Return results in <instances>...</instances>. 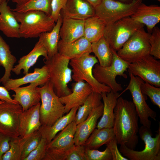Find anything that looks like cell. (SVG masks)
<instances>
[{"label": "cell", "instance_id": "33", "mask_svg": "<svg viewBox=\"0 0 160 160\" xmlns=\"http://www.w3.org/2000/svg\"><path fill=\"white\" fill-rule=\"evenodd\" d=\"M102 97L101 94L92 91L84 103L79 107L74 121L78 124L84 121L94 109L100 105Z\"/></svg>", "mask_w": 160, "mask_h": 160}, {"label": "cell", "instance_id": "13", "mask_svg": "<svg viewBox=\"0 0 160 160\" xmlns=\"http://www.w3.org/2000/svg\"><path fill=\"white\" fill-rule=\"evenodd\" d=\"M129 73L139 77L145 82L160 87V61L150 55L129 63Z\"/></svg>", "mask_w": 160, "mask_h": 160}, {"label": "cell", "instance_id": "18", "mask_svg": "<svg viewBox=\"0 0 160 160\" xmlns=\"http://www.w3.org/2000/svg\"><path fill=\"white\" fill-rule=\"evenodd\" d=\"M41 103L23 111L19 118L20 136L25 138L38 130L41 126L39 108Z\"/></svg>", "mask_w": 160, "mask_h": 160}, {"label": "cell", "instance_id": "1", "mask_svg": "<svg viewBox=\"0 0 160 160\" xmlns=\"http://www.w3.org/2000/svg\"><path fill=\"white\" fill-rule=\"evenodd\" d=\"M113 112L112 127L117 144L134 150L138 142L139 117L133 102L119 96Z\"/></svg>", "mask_w": 160, "mask_h": 160}, {"label": "cell", "instance_id": "42", "mask_svg": "<svg viewBox=\"0 0 160 160\" xmlns=\"http://www.w3.org/2000/svg\"><path fill=\"white\" fill-rule=\"evenodd\" d=\"M85 149L84 145H75L73 150L67 156L65 160H86Z\"/></svg>", "mask_w": 160, "mask_h": 160}, {"label": "cell", "instance_id": "21", "mask_svg": "<svg viewBox=\"0 0 160 160\" xmlns=\"http://www.w3.org/2000/svg\"><path fill=\"white\" fill-rule=\"evenodd\" d=\"M19 23L7 0L0 4V31L7 37L20 38Z\"/></svg>", "mask_w": 160, "mask_h": 160}, {"label": "cell", "instance_id": "19", "mask_svg": "<svg viewBox=\"0 0 160 160\" xmlns=\"http://www.w3.org/2000/svg\"><path fill=\"white\" fill-rule=\"evenodd\" d=\"M60 15L63 18L84 20L95 14L94 7L85 0H68Z\"/></svg>", "mask_w": 160, "mask_h": 160}, {"label": "cell", "instance_id": "51", "mask_svg": "<svg viewBox=\"0 0 160 160\" xmlns=\"http://www.w3.org/2000/svg\"><path fill=\"white\" fill-rule=\"evenodd\" d=\"M157 0V1H160V0Z\"/></svg>", "mask_w": 160, "mask_h": 160}, {"label": "cell", "instance_id": "34", "mask_svg": "<svg viewBox=\"0 0 160 160\" xmlns=\"http://www.w3.org/2000/svg\"><path fill=\"white\" fill-rule=\"evenodd\" d=\"M52 0H29L25 3L12 9L13 11L23 12L29 10H36L51 15V4Z\"/></svg>", "mask_w": 160, "mask_h": 160}, {"label": "cell", "instance_id": "45", "mask_svg": "<svg viewBox=\"0 0 160 160\" xmlns=\"http://www.w3.org/2000/svg\"><path fill=\"white\" fill-rule=\"evenodd\" d=\"M0 99L1 100L11 103L19 104L12 98L8 91L4 86H0Z\"/></svg>", "mask_w": 160, "mask_h": 160}, {"label": "cell", "instance_id": "14", "mask_svg": "<svg viewBox=\"0 0 160 160\" xmlns=\"http://www.w3.org/2000/svg\"><path fill=\"white\" fill-rule=\"evenodd\" d=\"M23 111L21 106L4 101L0 104V132L11 138L20 136L19 118Z\"/></svg>", "mask_w": 160, "mask_h": 160}, {"label": "cell", "instance_id": "28", "mask_svg": "<svg viewBox=\"0 0 160 160\" xmlns=\"http://www.w3.org/2000/svg\"><path fill=\"white\" fill-rule=\"evenodd\" d=\"M105 22L95 15L84 20V37L91 43L103 36Z\"/></svg>", "mask_w": 160, "mask_h": 160}, {"label": "cell", "instance_id": "46", "mask_svg": "<svg viewBox=\"0 0 160 160\" xmlns=\"http://www.w3.org/2000/svg\"><path fill=\"white\" fill-rule=\"evenodd\" d=\"M90 4L94 8L100 3L101 0H85Z\"/></svg>", "mask_w": 160, "mask_h": 160}, {"label": "cell", "instance_id": "49", "mask_svg": "<svg viewBox=\"0 0 160 160\" xmlns=\"http://www.w3.org/2000/svg\"><path fill=\"white\" fill-rule=\"evenodd\" d=\"M4 101L1 100H0V104L2 103H3Z\"/></svg>", "mask_w": 160, "mask_h": 160}, {"label": "cell", "instance_id": "50", "mask_svg": "<svg viewBox=\"0 0 160 160\" xmlns=\"http://www.w3.org/2000/svg\"><path fill=\"white\" fill-rule=\"evenodd\" d=\"M4 0H0V4Z\"/></svg>", "mask_w": 160, "mask_h": 160}, {"label": "cell", "instance_id": "23", "mask_svg": "<svg viewBox=\"0 0 160 160\" xmlns=\"http://www.w3.org/2000/svg\"><path fill=\"white\" fill-rule=\"evenodd\" d=\"M41 56H43L44 58H48L47 50L39 39L33 49L28 54L20 59L18 64L13 68L12 71L19 75L21 73V70H23V74L25 75L27 74L30 68L35 64Z\"/></svg>", "mask_w": 160, "mask_h": 160}, {"label": "cell", "instance_id": "43", "mask_svg": "<svg viewBox=\"0 0 160 160\" xmlns=\"http://www.w3.org/2000/svg\"><path fill=\"white\" fill-rule=\"evenodd\" d=\"M117 144V141L115 136L106 144L111 153L113 160H129L122 155L118 148Z\"/></svg>", "mask_w": 160, "mask_h": 160}, {"label": "cell", "instance_id": "36", "mask_svg": "<svg viewBox=\"0 0 160 160\" xmlns=\"http://www.w3.org/2000/svg\"><path fill=\"white\" fill-rule=\"evenodd\" d=\"M140 89L142 93L148 96L152 103L160 108V88L143 82L141 84Z\"/></svg>", "mask_w": 160, "mask_h": 160}, {"label": "cell", "instance_id": "17", "mask_svg": "<svg viewBox=\"0 0 160 160\" xmlns=\"http://www.w3.org/2000/svg\"><path fill=\"white\" fill-rule=\"evenodd\" d=\"M130 17L136 22L145 25L151 34L155 25L160 21V7L156 5H147L140 3Z\"/></svg>", "mask_w": 160, "mask_h": 160}, {"label": "cell", "instance_id": "10", "mask_svg": "<svg viewBox=\"0 0 160 160\" xmlns=\"http://www.w3.org/2000/svg\"><path fill=\"white\" fill-rule=\"evenodd\" d=\"M150 34L146 32L143 27L139 28L116 52L118 55L131 63L149 55V37Z\"/></svg>", "mask_w": 160, "mask_h": 160}, {"label": "cell", "instance_id": "47", "mask_svg": "<svg viewBox=\"0 0 160 160\" xmlns=\"http://www.w3.org/2000/svg\"><path fill=\"white\" fill-rule=\"evenodd\" d=\"M29 0H12L13 2L15 3L16 4V6L20 5L22 4Z\"/></svg>", "mask_w": 160, "mask_h": 160}, {"label": "cell", "instance_id": "5", "mask_svg": "<svg viewBox=\"0 0 160 160\" xmlns=\"http://www.w3.org/2000/svg\"><path fill=\"white\" fill-rule=\"evenodd\" d=\"M157 132L155 137H153L150 128L142 125L139 128L138 133L145 144L144 149L141 151H136L123 144L120 145L119 151L124 156L130 160H160V125Z\"/></svg>", "mask_w": 160, "mask_h": 160}, {"label": "cell", "instance_id": "48", "mask_svg": "<svg viewBox=\"0 0 160 160\" xmlns=\"http://www.w3.org/2000/svg\"><path fill=\"white\" fill-rule=\"evenodd\" d=\"M115 0L118 1L123 2V1L125 2V1H132V0ZM137 0L139 1H140L141 2H142V0Z\"/></svg>", "mask_w": 160, "mask_h": 160}, {"label": "cell", "instance_id": "3", "mask_svg": "<svg viewBox=\"0 0 160 160\" xmlns=\"http://www.w3.org/2000/svg\"><path fill=\"white\" fill-rule=\"evenodd\" d=\"M70 60L58 52L43 60L49 70V81L54 92L59 98L68 95L72 92L68 85L72 79V70L68 67Z\"/></svg>", "mask_w": 160, "mask_h": 160}, {"label": "cell", "instance_id": "39", "mask_svg": "<svg viewBox=\"0 0 160 160\" xmlns=\"http://www.w3.org/2000/svg\"><path fill=\"white\" fill-rule=\"evenodd\" d=\"M85 155L86 160H113L111 153L107 147L103 151L86 148Z\"/></svg>", "mask_w": 160, "mask_h": 160}, {"label": "cell", "instance_id": "4", "mask_svg": "<svg viewBox=\"0 0 160 160\" xmlns=\"http://www.w3.org/2000/svg\"><path fill=\"white\" fill-rule=\"evenodd\" d=\"M98 62L95 56L88 52L79 57L70 59L69 64L72 68V79L75 82L85 81L91 86L93 91L97 93L109 92L111 90L110 88L99 83L93 76V68Z\"/></svg>", "mask_w": 160, "mask_h": 160}, {"label": "cell", "instance_id": "20", "mask_svg": "<svg viewBox=\"0 0 160 160\" xmlns=\"http://www.w3.org/2000/svg\"><path fill=\"white\" fill-rule=\"evenodd\" d=\"M38 86L39 85L38 83H32L27 86L19 87L11 89L15 92L12 95L14 97L13 99L21 106L23 111L40 102L41 96L38 90Z\"/></svg>", "mask_w": 160, "mask_h": 160}, {"label": "cell", "instance_id": "38", "mask_svg": "<svg viewBox=\"0 0 160 160\" xmlns=\"http://www.w3.org/2000/svg\"><path fill=\"white\" fill-rule=\"evenodd\" d=\"M149 37L150 45V55L156 59H160V29L155 27Z\"/></svg>", "mask_w": 160, "mask_h": 160}, {"label": "cell", "instance_id": "31", "mask_svg": "<svg viewBox=\"0 0 160 160\" xmlns=\"http://www.w3.org/2000/svg\"><path fill=\"white\" fill-rule=\"evenodd\" d=\"M115 136L113 127L95 129L84 145L87 148L97 149Z\"/></svg>", "mask_w": 160, "mask_h": 160}, {"label": "cell", "instance_id": "40", "mask_svg": "<svg viewBox=\"0 0 160 160\" xmlns=\"http://www.w3.org/2000/svg\"><path fill=\"white\" fill-rule=\"evenodd\" d=\"M47 144L46 139L42 137L37 147L24 160H43L45 155Z\"/></svg>", "mask_w": 160, "mask_h": 160}, {"label": "cell", "instance_id": "12", "mask_svg": "<svg viewBox=\"0 0 160 160\" xmlns=\"http://www.w3.org/2000/svg\"><path fill=\"white\" fill-rule=\"evenodd\" d=\"M130 80L127 88L119 96L127 90L129 91L133 99L140 124L150 128L151 121L149 119L151 118L156 120V113L148 105L146 100V95H144L141 90L140 85L144 81L139 77L129 73Z\"/></svg>", "mask_w": 160, "mask_h": 160}, {"label": "cell", "instance_id": "24", "mask_svg": "<svg viewBox=\"0 0 160 160\" xmlns=\"http://www.w3.org/2000/svg\"><path fill=\"white\" fill-rule=\"evenodd\" d=\"M58 51L70 60L80 57L86 53L92 52L91 43L84 36L69 43H64L60 40Z\"/></svg>", "mask_w": 160, "mask_h": 160}, {"label": "cell", "instance_id": "16", "mask_svg": "<svg viewBox=\"0 0 160 160\" xmlns=\"http://www.w3.org/2000/svg\"><path fill=\"white\" fill-rule=\"evenodd\" d=\"M103 108L102 103L92 111L84 121L77 125L74 137L75 145H84L95 129L98 119L102 115Z\"/></svg>", "mask_w": 160, "mask_h": 160}, {"label": "cell", "instance_id": "11", "mask_svg": "<svg viewBox=\"0 0 160 160\" xmlns=\"http://www.w3.org/2000/svg\"><path fill=\"white\" fill-rule=\"evenodd\" d=\"M140 2L137 0H132L127 3L115 0H101L95 8V14L103 19L106 25L111 24L130 17Z\"/></svg>", "mask_w": 160, "mask_h": 160}, {"label": "cell", "instance_id": "32", "mask_svg": "<svg viewBox=\"0 0 160 160\" xmlns=\"http://www.w3.org/2000/svg\"><path fill=\"white\" fill-rule=\"evenodd\" d=\"M91 48L92 52L97 58L100 65L105 67L111 65L113 60L112 49L103 36L91 43Z\"/></svg>", "mask_w": 160, "mask_h": 160}, {"label": "cell", "instance_id": "9", "mask_svg": "<svg viewBox=\"0 0 160 160\" xmlns=\"http://www.w3.org/2000/svg\"><path fill=\"white\" fill-rule=\"evenodd\" d=\"M76 126L73 120L47 144L43 160H65L75 146L74 137Z\"/></svg>", "mask_w": 160, "mask_h": 160}, {"label": "cell", "instance_id": "8", "mask_svg": "<svg viewBox=\"0 0 160 160\" xmlns=\"http://www.w3.org/2000/svg\"><path fill=\"white\" fill-rule=\"evenodd\" d=\"M143 24L128 17L114 23L106 25L103 36L111 48L116 52L120 49L130 37Z\"/></svg>", "mask_w": 160, "mask_h": 160}, {"label": "cell", "instance_id": "25", "mask_svg": "<svg viewBox=\"0 0 160 160\" xmlns=\"http://www.w3.org/2000/svg\"><path fill=\"white\" fill-rule=\"evenodd\" d=\"M84 23L83 20L63 18L60 31V40L69 43L84 36Z\"/></svg>", "mask_w": 160, "mask_h": 160}, {"label": "cell", "instance_id": "41", "mask_svg": "<svg viewBox=\"0 0 160 160\" xmlns=\"http://www.w3.org/2000/svg\"><path fill=\"white\" fill-rule=\"evenodd\" d=\"M68 0H52L50 16L56 22L60 15L61 10L65 7Z\"/></svg>", "mask_w": 160, "mask_h": 160}, {"label": "cell", "instance_id": "7", "mask_svg": "<svg viewBox=\"0 0 160 160\" xmlns=\"http://www.w3.org/2000/svg\"><path fill=\"white\" fill-rule=\"evenodd\" d=\"M111 49L113 60L111 65L103 67L97 63L93 68L92 73L94 77L97 81L109 87L111 91L116 93L123 89L121 84L116 81V77L119 76L127 78L124 72L128 69L129 63L120 58L116 52Z\"/></svg>", "mask_w": 160, "mask_h": 160}, {"label": "cell", "instance_id": "26", "mask_svg": "<svg viewBox=\"0 0 160 160\" xmlns=\"http://www.w3.org/2000/svg\"><path fill=\"white\" fill-rule=\"evenodd\" d=\"M101 95L103 102V108L102 117L96 126L97 128L112 127L114 119V109L117 98L120 96L119 94L111 90L109 92L102 93Z\"/></svg>", "mask_w": 160, "mask_h": 160}, {"label": "cell", "instance_id": "2", "mask_svg": "<svg viewBox=\"0 0 160 160\" xmlns=\"http://www.w3.org/2000/svg\"><path fill=\"white\" fill-rule=\"evenodd\" d=\"M13 12L19 23L20 38L39 37L42 33L51 31L55 25L50 15L42 11Z\"/></svg>", "mask_w": 160, "mask_h": 160}, {"label": "cell", "instance_id": "27", "mask_svg": "<svg viewBox=\"0 0 160 160\" xmlns=\"http://www.w3.org/2000/svg\"><path fill=\"white\" fill-rule=\"evenodd\" d=\"M78 108L76 107L71 108L68 113L60 117L52 126H41L39 130L42 137L46 139L47 143L54 138L58 132L74 120Z\"/></svg>", "mask_w": 160, "mask_h": 160}, {"label": "cell", "instance_id": "6", "mask_svg": "<svg viewBox=\"0 0 160 160\" xmlns=\"http://www.w3.org/2000/svg\"><path fill=\"white\" fill-rule=\"evenodd\" d=\"M38 88L41 101L39 113L41 125L52 126L63 116L64 105L54 92L49 81Z\"/></svg>", "mask_w": 160, "mask_h": 160}, {"label": "cell", "instance_id": "30", "mask_svg": "<svg viewBox=\"0 0 160 160\" xmlns=\"http://www.w3.org/2000/svg\"><path fill=\"white\" fill-rule=\"evenodd\" d=\"M16 61L17 59L12 54L9 45L0 35V66L5 69L0 83L3 84L10 78L11 72Z\"/></svg>", "mask_w": 160, "mask_h": 160}, {"label": "cell", "instance_id": "37", "mask_svg": "<svg viewBox=\"0 0 160 160\" xmlns=\"http://www.w3.org/2000/svg\"><path fill=\"white\" fill-rule=\"evenodd\" d=\"M42 137L41 135L39 130L33 132L28 137L23 146L21 160H24L37 147Z\"/></svg>", "mask_w": 160, "mask_h": 160}, {"label": "cell", "instance_id": "29", "mask_svg": "<svg viewBox=\"0 0 160 160\" xmlns=\"http://www.w3.org/2000/svg\"><path fill=\"white\" fill-rule=\"evenodd\" d=\"M63 22L60 15L52 30L42 33L39 38L46 49L48 57H52L58 52V44L59 41L60 31Z\"/></svg>", "mask_w": 160, "mask_h": 160}, {"label": "cell", "instance_id": "44", "mask_svg": "<svg viewBox=\"0 0 160 160\" xmlns=\"http://www.w3.org/2000/svg\"><path fill=\"white\" fill-rule=\"evenodd\" d=\"M10 139L9 137L0 132V160H2L3 155L9 149Z\"/></svg>", "mask_w": 160, "mask_h": 160}, {"label": "cell", "instance_id": "35", "mask_svg": "<svg viewBox=\"0 0 160 160\" xmlns=\"http://www.w3.org/2000/svg\"><path fill=\"white\" fill-rule=\"evenodd\" d=\"M28 137L11 138L9 148L3 155L2 160H21L23 146Z\"/></svg>", "mask_w": 160, "mask_h": 160}, {"label": "cell", "instance_id": "15", "mask_svg": "<svg viewBox=\"0 0 160 160\" xmlns=\"http://www.w3.org/2000/svg\"><path fill=\"white\" fill-rule=\"evenodd\" d=\"M71 86V93L59 98L61 102L64 105V114H67L73 107H79L82 105L93 91L91 86L84 81L75 82L73 83Z\"/></svg>", "mask_w": 160, "mask_h": 160}, {"label": "cell", "instance_id": "22", "mask_svg": "<svg viewBox=\"0 0 160 160\" xmlns=\"http://www.w3.org/2000/svg\"><path fill=\"white\" fill-rule=\"evenodd\" d=\"M49 79L48 68L45 65L41 68H35L33 72L28 73L22 78L15 79L10 78L3 84L8 91H9L29 83H36L39 85H43L49 81Z\"/></svg>", "mask_w": 160, "mask_h": 160}]
</instances>
